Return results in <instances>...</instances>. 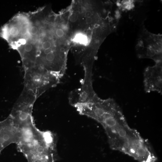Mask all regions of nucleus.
<instances>
[{
	"label": "nucleus",
	"mask_w": 162,
	"mask_h": 162,
	"mask_svg": "<svg viewBox=\"0 0 162 162\" xmlns=\"http://www.w3.org/2000/svg\"><path fill=\"white\" fill-rule=\"evenodd\" d=\"M103 127L112 150L120 152L139 162H156L157 157L149 142L130 127L123 113L107 120Z\"/></svg>",
	"instance_id": "obj_1"
},
{
	"label": "nucleus",
	"mask_w": 162,
	"mask_h": 162,
	"mask_svg": "<svg viewBox=\"0 0 162 162\" xmlns=\"http://www.w3.org/2000/svg\"><path fill=\"white\" fill-rule=\"evenodd\" d=\"M24 89L37 98L50 88L56 86L60 79L47 70L38 68L26 70Z\"/></svg>",
	"instance_id": "obj_2"
},
{
	"label": "nucleus",
	"mask_w": 162,
	"mask_h": 162,
	"mask_svg": "<svg viewBox=\"0 0 162 162\" xmlns=\"http://www.w3.org/2000/svg\"><path fill=\"white\" fill-rule=\"evenodd\" d=\"M146 34V38H141L137 47L138 57L152 59L156 63L162 62L161 35Z\"/></svg>",
	"instance_id": "obj_3"
},
{
	"label": "nucleus",
	"mask_w": 162,
	"mask_h": 162,
	"mask_svg": "<svg viewBox=\"0 0 162 162\" xmlns=\"http://www.w3.org/2000/svg\"><path fill=\"white\" fill-rule=\"evenodd\" d=\"M144 90L146 93L156 92L162 93V62L147 67L143 73Z\"/></svg>",
	"instance_id": "obj_4"
},
{
	"label": "nucleus",
	"mask_w": 162,
	"mask_h": 162,
	"mask_svg": "<svg viewBox=\"0 0 162 162\" xmlns=\"http://www.w3.org/2000/svg\"><path fill=\"white\" fill-rule=\"evenodd\" d=\"M19 137V128L10 116L0 122V153L10 144L17 143Z\"/></svg>",
	"instance_id": "obj_5"
},
{
	"label": "nucleus",
	"mask_w": 162,
	"mask_h": 162,
	"mask_svg": "<svg viewBox=\"0 0 162 162\" xmlns=\"http://www.w3.org/2000/svg\"><path fill=\"white\" fill-rule=\"evenodd\" d=\"M73 40L74 42L81 45L86 46L89 43V38L87 36L83 33H78L74 36Z\"/></svg>",
	"instance_id": "obj_6"
},
{
	"label": "nucleus",
	"mask_w": 162,
	"mask_h": 162,
	"mask_svg": "<svg viewBox=\"0 0 162 162\" xmlns=\"http://www.w3.org/2000/svg\"><path fill=\"white\" fill-rule=\"evenodd\" d=\"M19 30L16 27H12L10 30V33L12 36H15L19 34Z\"/></svg>",
	"instance_id": "obj_7"
},
{
	"label": "nucleus",
	"mask_w": 162,
	"mask_h": 162,
	"mask_svg": "<svg viewBox=\"0 0 162 162\" xmlns=\"http://www.w3.org/2000/svg\"><path fill=\"white\" fill-rule=\"evenodd\" d=\"M52 46V44L51 42L46 41L43 43L42 45V48L44 50H45L51 48Z\"/></svg>",
	"instance_id": "obj_8"
},
{
	"label": "nucleus",
	"mask_w": 162,
	"mask_h": 162,
	"mask_svg": "<svg viewBox=\"0 0 162 162\" xmlns=\"http://www.w3.org/2000/svg\"><path fill=\"white\" fill-rule=\"evenodd\" d=\"M24 50L26 52H30L33 49V46L32 45L29 43L26 44L24 47Z\"/></svg>",
	"instance_id": "obj_9"
},
{
	"label": "nucleus",
	"mask_w": 162,
	"mask_h": 162,
	"mask_svg": "<svg viewBox=\"0 0 162 162\" xmlns=\"http://www.w3.org/2000/svg\"><path fill=\"white\" fill-rule=\"evenodd\" d=\"M85 21L87 24H91L93 23L94 19L93 17V16L90 17H86Z\"/></svg>",
	"instance_id": "obj_10"
},
{
	"label": "nucleus",
	"mask_w": 162,
	"mask_h": 162,
	"mask_svg": "<svg viewBox=\"0 0 162 162\" xmlns=\"http://www.w3.org/2000/svg\"><path fill=\"white\" fill-rule=\"evenodd\" d=\"M31 33L33 35H35L37 34L38 32V29L37 27L33 26L31 29Z\"/></svg>",
	"instance_id": "obj_11"
},
{
	"label": "nucleus",
	"mask_w": 162,
	"mask_h": 162,
	"mask_svg": "<svg viewBox=\"0 0 162 162\" xmlns=\"http://www.w3.org/2000/svg\"><path fill=\"white\" fill-rule=\"evenodd\" d=\"M19 44H25L26 43V40L24 39H21L19 40Z\"/></svg>",
	"instance_id": "obj_12"
},
{
	"label": "nucleus",
	"mask_w": 162,
	"mask_h": 162,
	"mask_svg": "<svg viewBox=\"0 0 162 162\" xmlns=\"http://www.w3.org/2000/svg\"><path fill=\"white\" fill-rule=\"evenodd\" d=\"M27 33H28V30L26 28L23 29L21 31V33L23 35H26Z\"/></svg>",
	"instance_id": "obj_13"
}]
</instances>
